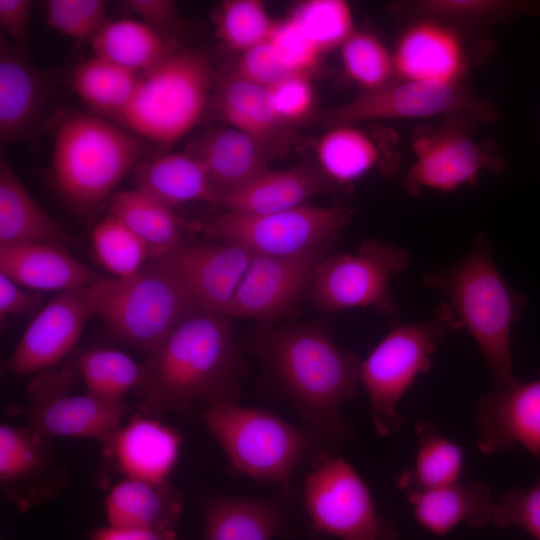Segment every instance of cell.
<instances>
[{"instance_id":"obj_28","label":"cell","mask_w":540,"mask_h":540,"mask_svg":"<svg viewBox=\"0 0 540 540\" xmlns=\"http://www.w3.org/2000/svg\"><path fill=\"white\" fill-rule=\"evenodd\" d=\"M69 239L63 227L29 193L7 157H0V245Z\"/></svg>"},{"instance_id":"obj_45","label":"cell","mask_w":540,"mask_h":540,"mask_svg":"<svg viewBox=\"0 0 540 540\" xmlns=\"http://www.w3.org/2000/svg\"><path fill=\"white\" fill-rule=\"evenodd\" d=\"M269 41L291 74L309 77L317 68L322 53L289 17L276 22Z\"/></svg>"},{"instance_id":"obj_3","label":"cell","mask_w":540,"mask_h":540,"mask_svg":"<svg viewBox=\"0 0 540 540\" xmlns=\"http://www.w3.org/2000/svg\"><path fill=\"white\" fill-rule=\"evenodd\" d=\"M423 282L446 296V304L481 351L496 387L515 384L512 328L527 302L497 269L487 235L480 233L463 258L426 274Z\"/></svg>"},{"instance_id":"obj_27","label":"cell","mask_w":540,"mask_h":540,"mask_svg":"<svg viewBox=\"0 0 540 540\" xmlns=\"http://www.w3.org/2000/svg\"><path fill=\"white\" fill-rule=\"evenodd\" d=\"M213 104L217 116L227 126L252 136L270 154L285 149L288 141L286 126L271 108L268 89L233 73L218 83Z\"/></svg>"},{"instance_id":"obj_21","label":"cell","mask_w":540,"mask_h":540,"mask_svg":"<svg viewBox=\"0 0 540 540\" xmlns=\"http://www.w3.org/2000/svg\"><path fill=\"white\" fill-rule=\"evenodd\" d=\"M106 456L126 478L167 482L179 456L180 435L163 423L135 416L102 439Z\"/></svg>"},{"instance_id":"obj_33","label":"cell","mask_w":540,"mask_h":540,"mask_svg":"<svg viewBox=\"0 0 540 540\" xmlns=\"http://www.w3.org/2000/svg\"><path fill=\"white\" fill-rule=\"evenodd\" d=\"M93 55L141 74L176 48L172 41L140 20H109L90 42Z\"/></svg>"},{"instance_id":"obj_24","label":"cell","mask_w":540,"mask_h":540,"mask_svg":"<svg viewBox=\"0 0 540 540\" xmlns=\"http://www.w3.org/2000/svg\"><path fill=\"white\" fill-rule=\"evenodd\" d=\"M406 496L415 520L438 536L448 534L460 523L475 528L492 523L495 501L490 488L479 481L460 479Z\"/></svg>"},{"instance_id":"obj_5","label":"cell","mask_w":540,"mask_h":540,"mask_svg":"<svg viewBox=\"0 0 540 540\" xmlns=\"http://www.w3.org/2000/svg\"><path fill=\"white\" fill-rule=\"evenodd\" d=\"M144 145L128 132L87 113H71L57 125L51 174L60 195L74 208L91 211L140 164Z\"/></svg>"},{"instance_id":"obj_19","label":"cell","mask_w":540,"mask_h":540,"mask_svg":"<svg viewBox=\"0 0 540 540\" xmlns=\"http://www.w3.org/2000/svg\"><path fill=\"white\" fill-rule=\"evenodd\" d=\"M201 312L226 315L254 255L230 243L183 245L169 253Z\"/></svg>"},{"instance_id":"obj_23","label":"cell","mask_w":540,"mask_h":540,"mask_svg":"<svg viewBox=\"0 0 540 540\" xmlns=\"http://www.w3.org/2000/svg\"><path fill=\"white\" fill-rule=\"evenodd\" d=\"M0 274L32 291L62 292L87 286L99 278L62 245H0Z\"/></svg>"},{"instance_id":"obj_35","label":"cell","mask_w":540,"mask_h":540,"mask_svg":"<svg viewBox=\"0 0 540 540\" xmlns=\"http://www.w3.org/2000/svg\"><path fill=\"white\" fill-rule=\"evenodd\" d=\"M138 78L139 74L93 55L74 68L71 86L85 104L115 118L130 101Z\"/></svg>"},{"instance_id":"obj_22","label":"cell","mask_w":540,"mask_h":540,"mask_svg":"<svg viewBox=\"0 0 540 540\" xmlns=\"http://www.w3.org/2000/svg\"><path fill=\"white\" fill-rule=\"evenodd\" d=\"M188 151L204 167L218 206L225 197L270 169L266 147L229 126L201 135Z\"/></svg>"},{"instance_id":"obj_47","label":"cell","mask_w":540,"mask_h":540,"mask_svg":"<svg viewBox=\"0 0 540 540\" xmlns=\"http://www.w3.org/2000/svg\"><path fill=\"white\" fill-rule=\"evenodd\" d=\"M234 73L265 89L293 76L281 62L269 40L241 53Z\"/></svg>"},{"instance_id":"obj_15","label":"cell","mask_w":540,"mask_h":540,"mask_svg":"<svg viewBox=\"0 0 540 540\" xmlns=\"http://www.w3.org/2000/svg\"><path fill=\"white\" fill-rule=\"evenodd\" d=\"M92 283L58 292L38 311L8 359L11 373L27 376L42 371L74 347L89 318L95 315Z\"/></svg>"},{"instance_id":"obj_18","label":"cell","mask_w":540,"mask_h":540,"mask_svg":"<svg viewBox=\"0 0 540 540\" xmlns=\"http://www.w3.org/2000/svg\"><path fill=\"white\" fill-rule=\"evenodd\" d=\"M52 83L37 68L26 48L3 35L0 40V142L1 147L36 138L40 132Z\"/></svg>"},{"instance_id":"obj_43","label":"cell","mask_w":540,"mask_h":540,"mask_svg":"<svg viewBox=\"0 0 540 540\" xmlns=\"http://www.w3.org/2000/svg\"><path fill=\"white\" fill-rule=\"evenodd\" d=\"M45 12L53 30L89 43L109 21L107 2L103 0H49Z\"/></svg>"},{"instance_id":"obj_13","label":"cell","mask_w":540,"mask_h":540,"mask_svg":"<svg viewBox=\"0 0 540 540\" xmlns=\"http://www.w3.org/2000/svg\"><path fill=\"white\" fill-rule=\"evenodd\" d=\"M333 246L329 243L288 257L254 255L226 316L273 324L290 315L309 299L317 267Z\"/></svg>"},{"instance_id":"obj_42","label":"cell","mask_w":540,"mask_h":540,"mask_svg":"<svg viewBox=\"0 0 540 540\" xmlns=\"http://www.w3.org/2000/svg\"><path fill=\"white\" fill-rule=\"evenodd\" d=\"M44 435L30 426H0V480L11 484L27 479L46 461Z\"/></svg>"},{"instance_id":"obj_10","label":"cell","mask_w":540,"mask_h":540,"mask_svg":"<svg viewBox=\"0 0 540 540\" xmlns=\"http://www.w3.org/2000/svg\"><path fill=\"white\" fill-rule=\"evenodd\" d=\"M410 252L374 238L364 239L353 253L327 254L317 267L309 300L324 313L371 308L394 316L397 305L391 282L404 272Z\"/></svg>"},{"instance_id":"obj_26","label":"cell","mask_w":540,"mask_h":540,"mask_svg":"<svg viewBox=\"0 0 540 540\" xmlns=\"http://www.w3.org/2000/svg\"><path fill=\"white\" fill-rule=\"evenodd\" d=\"M182 512L178 492L168 482L124 478L105 499L107 525L146 530H174Z\"/></svg>"},{"instance_id":"obj_32","label":"cell","mask_w":540,"mask_h":540,"mask_svg":"<svg viewBox=\"0 0 540 540\" xmlns=\"http://www.w3.org/2000/svg\"><path fill=\"white\" fill-rule=\"evenodd\" d=\"M379 143L357 125L328 128L316 145L318 168L334 186H350L383 164Z\"/></svg>"},{"instance_id":"obj_34","label":"cell","mask_w":540,"mask_h":540,"mask_svg":"<svg viewBox=\"0 0 540 540\" xmlns=\"http://www.w3.org/2000/svg\"><path fill=\"white\" fill-rule=\"evenodd\" d=\"M415 431L418 444L414 464L398 476V488L409 494L460 480L463 449L429 422H417Z\"/></svg>"},{"instance_id":"obj_6","label":"cell","mask_w":540,"mask_h":540,"mask_svg":"<svg viewBox=\"0 0 540 540\" xmlns=\"http://www.w3.org/2000/svg\"><path fill=\"white\" fill-rule=\"evenodd\" d=\"M212 64L198 49L172 50L139 74L134 93L115 117L160 147H170L201 120L210 100Z\"/></svg>"},{"instance_id":"obj_40","label":"cell","mask_w":540,"mask_h":540,"mask_svg":"<svg viewBox=\"0 0 540 540\" xmlns=\"http://www.w3.org/2000/svg\"><path fill=\"white\" fill-rule=\"evenodd\" d=\"M276 22L259 0H227L214 14L217 36L240 54L268 41Z\"/></svg>"},{"instance_id":"obj_4","label":"cell","mask_w":540,"mask_h":540,"mask_svg":"<svg viewBox=\"0 0 540 540\" xmlns=\"http://www.w3.org/2000/svg\"><path fill=\"white\" fill-rule=\"evenodd\" d=\"M95 315L112 337L152 353L187 318L201 312L170 254L152 258L132 278L92 283Z\"/></svg>"},{"instance_id":"obj_48","label":"cell","mask_w":540,"mask_h":540,"mask_svg":"<svg viewBox=\"0 0 540 540\" xmlns=\"http://www.w3.org/2000/svg\"><path fill=\"white\" fill-rule=\"evenodd\" d=\"M124 4L140 21L166 38L178 23V10L173 1L128 0Z\"/></svg>"},{"instance_id":"obj_29","label":"cell","mask_w":540,"mask_h":540,"mask_svg":"<svg viewBox=\"0 0 540 540\" xmlns=\"http://www.w3.org/2000/svg\"><path fill=\"white\" fill-rule=\"evenodd\" d=\"M135 180L138 188L172 208L195 201L218 205L204 167L189 151L141 162L135 168Z\"/></svg>"},{"instance_id":"obj_7","label":"cell","mask_w":540,"mask_h":540,"mask_svg":"<svg viewBox=\"0 0 540 540\" xmlns=\"http://www.w3.org/2000/svg\"><path fill=\"white\" fill-rule=\"evenodd\" d=\"M202 416L233 469L262 484L288 489L301 462L323 452L316 435L270 411L218 403L206 406Z\"/></svg>"},{"instance_id":"obj_16","label":"cell","mask_w":540,"mask_h":540,"mask_svg":"<svg viewBox=\"0 0 540 540\" xmlns=\"http://www.w3.org/2000/svg\"><path fill=\"white\" fill-rule=\"evenodd\" d=\"M27 418L44 436L103 439L116 430L130 407L88 392L70 394L64 377L42 376L29 389Z\"/></svg>"},{"instance_id":"obj_25","label":"cell","mask_w":540,"mask_h":540,"mask_svg":"<svg viewBox=\"0 0 540 540\" xmlns=\"http://www.w3.org/2000/svg\"><path fill=\"white\" fill-rule=\"evenodd\" d=\"M332 187L317 166L302 163L282 170L270 168L225 197L219 206L244 213L279 212L307 204L310 198Z\"/></svg>"},{"instance_id":"obj_31","label":"cell","mask_w":540,"mask_h":540,"mask_svg":"<svg viewBox=\"0 0 540 540\" xmlns=\"http://www.w3.org/2000/svg\"><path fill=\"white\" fill-rule=\"evenodd\" d=\"M110 214L147 245L152 258L167 255L185 245L182 223L173 208L138 187L114 193Z\"/></svg>"},{"instance_id":"obj_44","label":"cell","mask_w":540,"mask_h":540,"mask_svg":"<svg viewBox=\"0 0 540 540\" xmlns=\"http://www.w3.org/2000/svg\"><path fill=\"white\" fill-rule=\"evenodd\" d=\"M492 523L501 528L517 526L540 540V474L530 487L509 488L498 498Z\"/></svg>"},{"instance_id":"obj_36","label":"cell","mask_w":540,"mask_h":540,"mask_svg":"<svg viewBox=\"0 0 540 540\" xmlns=\"http://www.w3.org/2000/svg\"><path fill=\"white\" fill-rule=\"evenodd\" d=\"M77 368L86 392L113 402H124L128 392L141 386L145 375V365L125 352L110 348L83 352Z\"/></svg>"},{"instance_id":"obj_39","label":"cell","mask_w":540,"mask_h":540,"mask_svg":"<svg viewBox=\"0 0 540 540\" xmlns=\"http://www.w3.org/2000/svg\"><path fill=\"white\" fill-rule=\"evenodd\" d=\"M288 17L322 54L340 49L356 31L351 6L344 0H307Z\"/></svg>"},{"instance_id":"obj_38","label":"cell","mask_w":540,"mask_h":540,"mask_svg":"<svg viewBox=\"0 0 540 540\" xmlns=\"http://www.w3.org/2000/svg\"><path fill=\"white\" fill-rule=\"evenodd\" d=\"M91 243L98 262L119 280L134 277L152 259L147 245L112 214L96 224Z\"/></svg>"},{"instance_id":"obj_14","label":"cell","mask_w":540,"mask_h":540,"mask_svg":"<svg viewBox=\"0 0 540 540\" xmlns=\"http://www.w3.org/2000/svg\"><path fill=\"white\" fill-rule=\"evenodd\" d=\"M457 119L415 134L414 161L402 183L411 195L422 190L453 191L474 185L485 170H502V161L458 125Z\"/></svg>"},{"instance_id":"obj_51","label":"cell","mask_w":540,"mask_h":540,"mask_svg":"<svg viewBox=\"0 0 540 540\" xmlns=\"http://www.w3.org/2000/svg\"><path fill=\"white\" fill-rule=\"evenodd\" d=\"M89 540H177L175 530H146L107 525L94 530Z\"/></svg>"},{"instance_id":"obj_2","label":"cell","mask_w":540,"mask_h":540,"mask_svg":"<svg viewBox=\"0 0 540 540\" xmlns=\"http://www.w3.org/2000/svg\"><path fill=\"white\" fill-rule=\"evenodd\" d=\"M244 371L230 317L198 312L150 353L137 390L151 413L187 414L196 402L238 403Z\"/></svg>"},{"instance_id":"obj_46","label":"cell","mask_w":540,"mask_h":540,"mask_svg":"<svg viewBox=\"0 0 540 540\" xmlns=\"http://www.w3.org/2000/svg\"><path fill=\"white\" fill-rule=\"evenodd\" d=\"M271 108L285 126L312 113L315 95L309 77L293 75L268 89Z\"/></svg>"},{"instance_id":"obj_17","label":"cell","mask_w":540,"mask_h":540,"mask_svg":"<svg viewBox=\"0 0 540 540\" xmlns=\"http://www.w3.org/2000/svg\"><path fill=\"white\" fill-rule=\"evenodd\" d=\"M475 418L480 452L520 446L540 463V377L487 391L477 400Z\"/></svg>"},{"instance_id":"obj_30","label":"cell","mask_w":540,"mask_h":540,"mask_svg":"<svg viewBox=\"0 0 540 540\" xmlns=\"http://www.w3.org/2000/svg\"><path fill=\"white\" fill-rule=\"evenodd\" d=\"M206 540H272L282 515L270 500L215 495L204 504Z\"/></svg>"},{"instance_id":"obj_41","label":"cell","mask_w":540,"mask_h":540,"mask_svg":"<svg viewBox=\"0 0 540 540\" xmlns=\"http://www.w3.org/2000/svg\"><path fill=\"white\" fill-rule=\"evenodd\" d=\"M340 55L345 73L362 91L394 81L393 54L372 33L356 30L340 47Z\"/></svg>"},{"instance_id":"obj_20","label":"cell","mask_w":540,"mask_h":540,"mask_svg":"<svg viewBox=\"0 0 540 540\" xmlns=\"http://www.w3.org/2000/svg\"><path fill=\"white\" fill-rule=\"evenodd\" d=\"M392 54L398 80L460 85L466 69L460 36L435 20L417 19L401 34Z\"/></svg>"},{"instance_id":"obj_11","label":"cell","mask_w":540,"mask_h":540,"mask_svg":"<svg viewBox=\"0 0 540 540\" xmlns=\"http://www.w3.org/2000/svg\"><path fill=\"white\" fill-rule=\"evenodd\" d=\"M313 528L339 540H397V525L377 513L371 492L342 457L322 452L304 481Z\"/></svg>"},{"instance_id":"obj_49","label":"cell","mask_w":540,"mask_h":540,"mask_svg":"<svg viewBox=\"0 0 540 540\" xmlns=\"http://www.w3.org/2000/svg\"><path fill=\"white\" fill-rule=\"evenodd\" d=\"M32 6L30 0H0L1 31L22 48H26Z\"/></svg>"},{"instance_id":"obj_8","label":"cell","mask_w":540,"mask_h":540,"mask_svg":"<svg viewBox=\"0 0 540 540\" xmlns=\"http://www.w3.org/2000/svg\"><path fill=\"white\" fill-rule=\"evenodd\" d=\"M462 329L450 307L440 304L434 317L393 327L361 361L360 385L366 391L373 425L381 437L400 430L398 404L419 375L431 369L439 346Z\"/></svg>"},{"instance_id":"obj_37","label":"cell","mask_w":540,"mask_h":540,"mask_svg":"<svg viewBox=\"0 0 540 540\" xmlns=\"http://www.w3.org/2000/svg\"><path fill=\"white\" fill-rule=\"evenodd\" d=\"M404 11L417 19L449 25L482 24L521 15H540V3L506 0H422L405 4Z\"/></svg>"},{"instance_id":"obj_9","label":"cell","mask_w":540,"mask_h":540,"mask_svg":"<svg viewBox=\"0 0 540 540\" xmlns=\"http://www.w3.org/2000/svg\"><path fill=\"white\" fill-rule=\"evenodd\" d=\"M352 211L341 206L304 204L272 213L225 210L203 221L205 236L247 249L255 256L288 257L335 243Z\"/></svg>"},{"instance_id":"obj_50","label":"cell","mask_w":540,"mask_h":540,"mask_svg":"<svg viewBox=\"0 0 540 540\" xmlns=\"http://www.w3.org/2000/svg\"><path fill=\"white\" fill-rule=\"evenodd\" d=\"M42 295L26 289L0 274V315H21L34 309Z\"/></svg>"},{"instance_id":"obj_12","label":"cell","mask_w":540,"mask_h":540,"mask_svg":"<svg viewBox=\"0 0 540 540\" xmlns=\"http://www.w3.org/2000/svg\"><path fill=\"white\" fill-rule=\"evenodd\" d=\"M438 115L487 120L494 113L487 103L469 96L460 85L396 80L378 89L362 91L348 102L316 116L319 123L331 128Z\"/></svg>"},{"instance_id":"obj_1","label":"cell","mask_w":540,"mask_h":540,"mask_svg":"<svg viewBox=\"0 0 540 540\" xmlns=\"http://www.w3.org/2000/svg\"><path fill=\"white\" fill-rule=\"evenodd\" d=\"M247 347L267 368L307 430L324 444L351 438L353 429L340 410L357 393L361 361L336 344L325 322L258 324Z\"/></svg>"}]
</instances>
